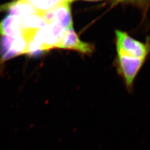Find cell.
Returning a JSON list of instances; mask_svg holds the SVG:
<instances>
[{"label": "cell", "instance_id": "1", "mask_svg": "<svg viewBox=\"0 0 150 150\" xmlns=\"http://www.w3.org/2000/svg\"><path fill=\"white\" fill-rule=\"evenodd\" d=\"M117 55L132 58L146 59L150 51L149 45L145 44L131 37L126 32L116 30Z\"/></svg>", "mask_w": 150, "mask_h": 150}, {"label": "cell", "instance_id": "2", "mask_svg": "<svg viewBox=\"0 0 150 150\" xmlns=\"http://www.w3.org/2000/svg\"><path fill=\"white\" fill-rule=\"evenodd\" d=\"M118 56L117 71L121 76L127 91L131 93L134 91L135 79L146 59H137Z\"/></svg>", "mask_w": 150, "mask_h": 150}, {"label": "cell", "instance_id": "3", "mask_svg": "<svg viewBox=\"0 0 150 150\" xmlns=\"http://www.w3.org/2000/svg\"><path fill=\"white\" fill-rule=\"evenodd\" d=\"M56 48L72 50L86 54H92L94 50L93 45L81 40L74 28L64 30Z\"/></svg>", "mask_w": 150, "mask_h": 150}, {"label": "cell", "instance_id": "4", "mask_svg": "<svg viewBox=\"0 0 150 150\" xmlns=\"http://www.w3.org/2000/svg\"><path fill=\"white\" fill-rule=\"evenodd\" d=\"M27 41L22 36L12 38L3 36L0 40L2 60L10 59L17 55L26 54Z\"/></svg>", "mask_w": 150, "mask_h": 150}, {"label": "cell", "instance_id": "5", "mask_svg": "<svg viewBox=\"0 0 150 150\" xmlns=\"http://www.w3.org/2000/svg\"><path fill=\"white\" fill-rule=\"evenodd\" d=\"M74 1L75 0H61L54 7V21L64 29L74 28L70 8V4Z\"/></svg>", "mask_w": 150, "mask_h": 150}, {"label": "cell", "instance_id": "6", "mask_svg": "<svg viewBox=\"0 0 150 150\" xmlns=\"http://www.w3.org/2000/svg\"><path fill=\"white\" fill-rule=\"evenodd\" d=\"M22 28L20 18L16 16H6L0 22V35L12 38L22 36Z\"/></svg>", "mask_w": 150, "mask_h": 150}, {"label": "cell", "instance_id": "7", "mask_svg": "<svg viewBox=\"0 0 150 150\" xmlns=\"http://www.w3.org/2000/svg\"><path fill=\"white\" fill-rule=\"evenodd\" d=\"M9 15L22 17L30 15H38V10L28 2L18 0L8 6Z\"/></svg>", "mask_w": 150, "mask_h": 150}, {"label": "cell", "instance_id": "8", "mask_svg": "<svg viewBox=\"0 0 150 150\" xmlns=\"http://www.w3.org/2000/svg\"><path fill=\"white\" fill-rule=\"evenodd\" d=\"M20 18L23 30H40L48 25L43 18L38 15H30Z\"/></svg>", "mask_w": 150, "mask_h": 150}, {"label": "cell", "instance_id": "9", "mask_svg": "<svg viewBox=\"0 0 150 150\" xmlns=\"http://www.w3.org/2000/svg\"><path fill=\"white\" fill-rule=\"evenodd\" d=\"M61 0H30V3L39 12L53 8Z\"/></svg>", "mask_w": 150, "mask_h": 150}, {"label": "cell", "instance_id": "10", "mask_svg": "<svg viewBox=\"0 0 150 150\" xmlns=\"http://www.w3.org/2000/svg\"><path fill=\"white\" fill-rule=\"evenodd\" d=\"M84 1H102V0H84Z\"/></svg>", "mask_w": 150, "mask_h": 150}, {"label": "cell", "instance_id": "11", "mask_svg": "<svg viewBox=\"0 0 150 150\" xmlns=\"http://www.w3.org/2000/svg\"><path fill=\"white\" fill-rule=\"evenodd\" d=\"M22 1H26V2H28L30 3V0H22Z\"/></svg>", "mask_w": 150, "mask_h": 150}, {"label": "cell", "instance_id": "12", "mask_svg": "<svg viewBox=\"0 0 150 150\" xmlns=\"http://www.w3.org/2000/svg\"><path fill=\"white\" fill-rule=\"evenodd\" d=\"M115 1L119 2V1H125V0H115Z\"/></svg>", "mask_w": 150, "mask_h": 150}]
</instances>
